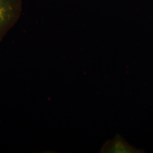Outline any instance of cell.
<instances>
[{
    "instance_id": "1",
    "label": "cell",
    "mask_w": 153,
    "mask_h": 153,
    "mask_svg": "<svg viewBox=\"0 0 153 153\" xmlns=\"http://www.w3.org/2000/svg\"><path fill=\"white\" fill-rule=\"evenodd\" d=\"M23 0H0V43L19 21Z\"/></svg>"
},
{
    "instance_id": "2",
    "label": "cell",
    "mask_w": 153,
    "mask_h": 153,
    "mask_svg": "<svg viewBox=\"0 0 153 153\" xmlns=\"http://www.w3.org/2000/svg\"><path fill=\"white\" fill-rule=\"evenodd\" d=\"M136 148L131 146L120 135H117L112 140L106 142L101 153H138Z\"/></svg>"
}]
</instances>
